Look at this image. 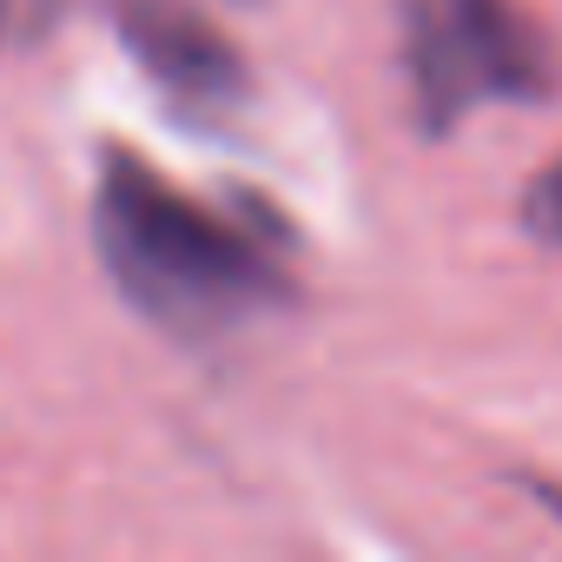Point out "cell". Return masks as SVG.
<instances>
[{
  "label": "cell",
  "mask_w": 562,
  "mask_h": 562,
  "mask_svg": "<svg viewBox=\"0 0 562 562\" xmlns=\"http://www.w3.org/2000/svg\"><path fill=\"white\" fill-rule=\"evenodd\" d=\"M522 218H529V232H536L542 245H562V159H555L549 172L529 179V192H522Z\"/></svg>",
  "instance_id": "obj_4"
},
{
  "label": "cell",
  "mask_w": 562,
  "mask_h": 562,
  "mask_svg": "<svg viewBox=\"0 0 562 562\" xmlns=\"http://www.w3.org/2000/svg\"><path fill=\"white\" fill-rule=\"evenodd\" d=\"M93 238L126 305L179 338L232 331L238 318L285 299V271L251 232L179 192L133 153L100 159Z\"/></svg>",
  "instance_id": "obj_1"
},
{
  "label": "cell",
  "mask_w": 562,
  "mask_h": 562,
  "mask_svg": "<svg viewBox=\"0 0 562 562\" xmlns=\"http://www.w3.org/2000/svg\"><path fill=\"white\" fill-rule=\"evenodd\" d=\"M0 34H8V0H0Z\"/></svg>",
  "instance_id": "obj_5"
},
{
  "label": "cell",
  "mask_w": 562,
  "mask_h": 562,
  "mask_svg": "<svg viewBox=\"0 0 562 562\" xmlns=\"http://www.w3.org/2000/svg\"><path fill=\"white\" fill-rule=\"evenodd\" d=\"M404 67L430 133H450L490 100L555 93V47L522 0H411Z\"/></svg>",
  "instance_id": "obj_2"
},
{
  "label": "cell",
  "mask_w": 562,
  "mask_h": 562,
  "mask_svg": "<svg viewBox=\"0 0 562 562\" xmlns=\"http://www.w3.org/2000/svg\"><path fill=\"white\" fill-rule=\"evenodd\" d=\"M113 27L126 41V54L153 74V87H166L172 100L218 113L245 93V60L238 47L192 8V0H113Z\"/></svg>",
  "instance_id": "obj_3"
}]
</instances>
